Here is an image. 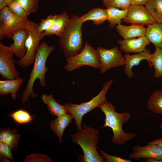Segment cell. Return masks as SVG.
Instances as JSON below:
<instances>
[{
  "label": "cell",
  "mask_w": 162,
  "mask_h": 162,
  "mask_svg": "<svg viewBox=\"0 0 162 162\" xmlns=\"http://www.w3.org/2000/svg\"><path fill=\"white\" fill-rule=\"evenodd\" d=\"M54 49V46H49L45 42H43L39 44L26 86L22 94L20 99L22 103L24 104L28 101L30 95L32 99L37 97L38 94L33 92L34 84L36 80L39 79L42 87L45 86V75L48 70L46 63L48 56Z\"/></svg>",
  "instance_id": "6da1fadb"
},
{
  "label": "cell",
  "mask_w": 162,
  "mask_h": 162,
  "mask_svg": "<svg viewBox=\"0 0 162 162\" xmlns=\"http://www.w3.org/2000/svg\"><path fill=\"white\" fill-rule=\"evenodd\" d=\"M99 108L105 116L103 128L109 127L113 132L111 140L113 143L118 145L124 144L136 136L135 134L126 133L122 129L123 125L130 119L129 113L117 112L112 104L107 100Z\"/></svg>",
  "instance_id": "7a4b0ae2"
},
{
  "label": "cell",
  "mask_w": 162,
  "mask_h": 162,
  "mask_svg": "<svg viewBox=\"0 0 162 162\" xmlns=\"http://www.w3.org/2000/svg\"><path fill=\"white\" fill-rule=\"evenodd\" d=\"M81 131L71 135V140L74 143L81 147L83 152V161L85 162H105L102 156L98 153L97 146L99 140V132L94 128L82 124Z\"/></svg>",
  "instance_id": "3957f363"
},
{
  "label": "cell",
  "mask_w": 162,
  "mask_h": 162,
  "mask_svg": "<svg viewBox=\"0 0 162 162\" xmlns=\"http://www.w3.org/2000/svg\"><path fill=\"white\" fill-rule=\"evenodd\" d=\"M79 17L77 15H73L64 32L59 37V43L65 59L80 52L84 46L82 32L83 23Z\"/></svg>",
  "instance_id": "277c9868"
},
{
  "label": "cell",
  "mask_w": 162,
  "mask_h": 162,
  "mask_svg": "<svg viewBox=\"0 0 162 162\" xmlns=\"http://www.w3.org/2000/svg\"><path fill=\"white\" fill-rule=\"evenodd\" d=\"M113 81L111 79L106 82L99 93L90 101L80 104L72 103H66L64 105L67 113L73 116L78 131L82 129L81 122L83 116L96 107H100L107 100L106 95Z\"/></svg>",
  "instance_id": "5b68a950"
},
{
  "label": "cell",
  "mask_w": 162,
  "mask_h": 162,
  "mask_svg": "<svg viewBox=\"0 0 162 162\" xmlns=\"http://www.w3.org/2000/svg\"><path fill=\"white\" fill-rule=\"evenodd\" d=\"M38 25L29 20L25 26V29L28 32L25 43L26 52L22 58L15 61V63L20 67L26 68L34 63L37 49L40 42L45 36L44 32L38 31Z\"/></svg>",
  "instance_id": "8992f818"
},
{
  "label": "cell",
  "mask_w": 162,
  "mask_h": 162,
  "mask_svg": "<svg viewBox=\"0 0 162 162\" xmlns=\"http://www.w3.org/2000/svg\"><path fill=\"white\" fill-rule=\"evenodd\" d=\"M67 64L64 69L71 72L86 65L100 69V63L97 49L86 42L79 53L66 58Z\"/></svg>",
  "instance_id": "52a82bcc"
},
{
  "label": "cell",
  "mask_w": 162,
  "mask_h": 162,
  "mask_svg": "<svg viewBox=\"0 0 162 162\" xmlns=\"http://www.w3.org/2000/svg\"><path fill=\"white\" fill-rule=\"evenodd\" d=\"M29 21L28 18H23L13 14L6 6L0 11V40L7 36L12 39L14 33L25 29Z\"/></svg>",
  "instance_id": "ba28073f"
},
{
  "label": "cell",
  "mask_w": 162,
  "mask_h": 162,
  "mask_svg": "<svg viewBox=\"0 0 162 162\" xmlns=\"http://www.w3.org/2000/svg\"><path fill=\"white\" fill-rule=\"evenodd\" d=\"M97 50L100 61L101 73H104L112 68L125 65V61L124 56L118 47L110 49L98 47Z\"/></svg>",
  "instance_id": "9c48e42d"
},
{
  "label": "cell",
  "mask_w": 162,
  "mask_h": 162,
  "mask_svg": "<svg viewBox=\"0 0 162 162\" xmlns=\"http://www.w3.org/2000/svg\"><path fill=\"white\" fill-rule=\"evenodd\" d=\"M14 53L9 46L0 43V74L6 80H13L19 77L14 59Z\"/></svg>",
  "instance_id": "30bf717a"
},
{
  "label": "cell",
  "mask_w": 162,
  "mask_h": 162,
  "mask_svg": "<svg viewBox=\"0 0 162 162\" xmlns=\"http://www.w3.org/2000/svg\"><path fill=\"white\" fill-rule=\"evenodd\" d=\"M122 20L127 23L142 26L156 22L145 6L131 4L127 16Z\"/></svg>",
  "instance_id": "8fae6325"
},
{
  "label": "cell",
  "mask_w": 162,
  "mask_h": 162,
  "mask_svg": "<svg viewBox=\"0 0 162 162\" xmlns=\"http://www.w3.org/2000/svg\"><path fill=\"white\" fill-rule=\"evenodd\" d=\"M128 157L135 160L154 158L161 160L162 146L148 143L146 146H135L133 148L132 151Z\"/></svg>",
  "instance_id": "7c38bea8"
},
{
  "label": "cell",
  "mask_w": 162,
  "mask_h": 162,
  "mask_svg": "<svg viewBox=\"0 0 162 162\" xmlns=\"http://www.w3.org/2000/svg\"><path fill=\"white\" fill-rule=\"evenodd\" d=\"M117 43L119 45L120 51L125 53L143 51L146 49V46L150 43L146 35L136 38L119 40Z\"/></svg>",
  "instance_id": "4fadbf2b"
},
{
  "label": "cell",
  "mask_w": 162,
  "mask_h": 162,
  "mask_svg": "<svg viewBox=\"0 0 162 162\" xmlns=\"http://www.w3.org/2000/svg\"><path fill=\"white\" fill-rule=\"evenodd\" d=\"M152 56V53L148 49H146L144 51L133 55L129 53H126L124 55L125 61V64L124 66V72L126 76L129 78H131L133 76L132 71L133 68L135 66H137L143 60L147 61L149 65L150 64V60Z\"/></svg>",
  "instance_id": "5bb4252c"
},
{
  "label": "cell",
  "mask_w": 162,
  "mask_h": 162,
  "mask_svg": "<svg viewBox=\"0 0 162 162\" xmlns=\"http://www.w3.org/2000/svg\"><path fill=\"white\" fill-rule=\"evenodd\" d=\"M28 35V32L26 29L18 31L14 33L12 39L13 43L10 45L14 55L20 59L23 58L26 53L25 43Z\"/></svg>",
  "instance_id": "9a60e30c"
},
{
  "label": "cell",
  "mask_w": 162,
  "mask_h": 162,
  "mask_svg": "<svg viewBox=\"0 0 162 162\" xmlns=\"http://www.w3.org/2000/svg\"><path fill=\"white\" fill-rule=\"evenodd\" d=\"M117 32L124 39L138 38L146 35V28L144 26L131 24L116 26Z\"/></svg>",
  "instance_id": "2e32d148"
},
{
  "label": "cell",
  "mask_w": 162,
  "mask_h": 162,
  "mask_svg": "<svg viewBox=\"0 0 162 162\" xmlns=\"http://www.w3.org/2000/svg\"><path fill=\"white\" fill-rule=\"evenodd\" d=\"M57 117L50 122L49 126L58 137L59 142L62 143V136L65 129L71 124L74 118L72 116L68 113Z\"/></svg>",
  "instance_id": "e0dca14e"
},
{
  "label": "cell",
  "mask_w": 162,
  "mask_h": 162,
  "mask_svg": "<svg viewBox=\"0 0 162 162\" xmlns=\"http://www.w3.org/2000/svg\"><path fill=\"white\" fill-rule=\"evenodd\" d=\"M69 15L65 11L57 15L56 19L52 27L44 32L45 36L56 35L59 37L64 32L70 19Z\"/></svg>",
  "instance_id": "ac0fdd59"
},
{
  "label": "cell",
  "mask_w": 162,
  "mask_h": 162,
  "mask_svg": "<svg viewBox=\"0 0 162 162\" xmlns=\"http://www.w3.org/2000/svg\"><path fill=\"white\" fill-rule=\"evenodd\" d=\"M23 82L22 78L19 77L13 80H0V94L7 95L10 94L12 99L16 100V93Z\"/></svg>",
  "instance_id": "d6986e66"
},
{
  "label": "cell",
  "mask_w": 162,
  "mask_h": 162,
  "mask_svg": "<svg viewBox=\"0 0 162 162\" xmlns=\"http://www.w3.org/2000/svg\"><path fill=\"white\" fill-rule=\"evenodd\" d=\"M146 36L155 46L162 48V23L155 22L147 26Z\"/></svg>",
  "instance_id": "ffe728a7"
},
{
  "label": "cell",
  "mask_w": 162,
  "mask_h": 162,
  "mask_svg": "<svg viewBox=\"0 0 162 162\" xmlns=\"http://www.w3.org/2000/svg\"><path fill=\"white\" fill-rule=\"evenodd\" d=\"M41 99L46 105L49 111L52 115L58 117L67 113L64 105L57 102L52 94H44L41 96Z\"/></svg>",
  "instance_id": "44dd1931"
},
{
  "label": "cell",
  "mask_w": 162,
  "mask_h": 162,
  "mask_svg": "<svg viewBox=\"0 0 162 162\" xmlns=\"http://www.w3.org/2000/svg\"><path fill=\"white\" fill-rule=\"evenodd\" d=\"M79 19L83 23L87 21L91 20L94 24L100 25L107 20L106 9L100 8H92L86 13L79 17Z\"/></svg>",
  "instance_id": "7402d4cb"
},
{
  "label": "cell",
  "mask_w": 162,
  "mask_h": 162,
  "mask_svg": "<svg viewBox=\"0 0 162 162\" xmlns=\"http://www.w3.org/2000/svg\"><path fill=\"white\" fill-rule=\"evenodd\" d=\"M20 136L14 128H2L0 130V142L8 145L12 152L16 148Z\"/></svg>",
  "instance_id": "603a6c76"
},
{
  "label": "cell",
  "mask_w": 162,
  "mask_h": 162,
  "mask_svg": "<svg viewBox=\"0 0 162 162\" xmlns=\"http://www.w3.org/2000/svg\"><path fill=\"white\" fill-rule=\"evenodd\" d=\"M107 20L109 27L113 28L117 25L121 24L122 20L125 18L128 12V9H121L116 8L110 7L106 9Z\"/></svg>",
  "instance_id": "cb8c5ba5"
},
{
  "label": "cell",
  "mask_w": 162,
  "mask_h": 162,
  "mask_svg": "<svg viewBox=\"0 0 162 162\" xmlns=\"http://www.w3.org/2000/svg\"><path fill=\"white\" fill-rule=\"evenodd\" d=\"M147 107L155 114H162V89L154 91L150 95Z\"/></svg>",
  "instance_id": "d4e9b609"
},
{
  "label": "cell",
  "mask_w": 162,
  "mask_h": 162,
  "mask_svg": "<svg viewBox=\"0 0 162 162\" xmlns=\"http://www.w3.org/2000/svg\"><path fill=\"white\" fill-rule=\"evenodd\" d=\"M150 61V67L154 68V77L162 79V48L155 47Z\"/></svg>",
  "instance_id": "484cf974"
},
{
  "label": "cell",
  "mask_w": 162,
  "mask_h": 162,
  "mask_svg": "<svg viewBox=\"0 0 162 162\" xmlns=\"http://www.w3.org/2000/svg\"><path fill=\"white\" fill-rule=\"evenodd\" d=\"M145 6L156 22L162 23V0H150Z\"/></svg>",
  "instance_id": "4316f807"
},
{
  "label": "cell",
  "mask_w": 162,
  "mask_h": 162,
  "mask_svg": "<svg viewBox=\"0 0 162 162\" xmlns=\"http://www.w3.org/2000/svg\"><path fill=\"white\" fill-rule=\"evenodd\" d=\"M16 123L24 124L31 122L33 117L27 111L22 110H17L9 115Z\"/></svg>",
  "instance_id": "83f0119b"
},
{
  "label": "cell",
  "mask_w": 162,
  "mask_h": 162,
  "mask_svg": "<svg viewBox=\"0 0 162 162\" xmlns=\"http://www.w3.org/2000/svg\"><path fill=\"white\" fill-rule=\"evenodd\" d=\"M103 3L106 8L114 7L121 9H127L131 5L130 0H103Z\"/></svg>",
  "instance_id": "f1b7e54d"
},
{
  "label": "cell",
  "mask_w": 162,
  "mask_h": 162,
  "mask_svg": "<svg viewBox=\"0 0 162 162\" xmlns=\"http://www.w3.org/2000/svg\"><path fill=\"white\" fill-rule=\"evenodd\" d=\"M7 6L13 14L20 17L27 18L29 15L24 10L18 0L13 2Z\"/></svg>",
  "instance_id": "f546056e"
},
{
  "label": "cell",
  "mask_w": 162,
  "mask_h": 162,
  "mask_svg": "<svg viewBox=\"0 0 162 162\" xmlns=\"http://www.w3.org/2000/svg\"><path fill=\"white\" fill-rule=\"evenodd\" d=\"M57 16V15L50 14L46 19L42 20L38 25V31L39 32H42L49 30L53 25Z\"/></svg>",
  "instance_id": "4dcf8cb0"
},
{
  "label": "cell",
  "mask_w": 162,
  "mask_h": 162,
  "mask_svg": "<svg viewBox=\"0 0 162 162\" xmlns=\"http://www.w3.org/2000/svg\"><path fill=\"white\" fill-rule=\"evenodd\" d=\"M24 10L29 14L35 12L38 8L39 0H18Z\"/></svg>",
  "instance_id": "1f68e13d"
},
{
  "label": "cell",
  "mask_w": 162,
  "mask_h": 162,
  "mask_svg": "<svg viewBox=\"0 0 162 162\" xmlns=\"http://www.w3.org/2000/svg\"><path fill=\"white\" fill-rule=\"evenodd\" d=\"M24 162H51V159L46 155L40 154H32L25 158Z\"/></svg>",
  "instance_id": "d6a6232c"
},
{
  "label": "cell",
  "mask_w": 162,
  "mask_h": 162,
  "mask_svg": "<svg viewBox=\"0 0 162 162\" xmlns=\"http://www.w3.org/2000/svg\"><path fill=\"white\" fill-rule=\"evenodd\" d=\"M102 156L105 160V162H131L130 159H126L120 157L111 155L105 152L104 151L99 149Z\"/></svg>",
  "instance_id": "836d02e7"
},
{
  "label": "cell",
  "mask_w": 162,
  "mask_h": 162,
  "mask_svg": "<svg viewBox=\"0 0 162 162\" xmlns=\"http://www.w3.org/2000/svg\"><path fill=\"white\" fill-rule=\"evenodd\" d=\"M12 151L9 146L2 142H0V156L9 158L12 160L14 159L12 156Z\"/></svg>",
  "instance_id": "e575fe53"
},
{
  "label": "cell",
  "mask_w": 162,
  "mask_h": 162,
  "mask_svg": "<svg viewBox=\"0 0 162 162\" xmlns=\"http://www.w3.org/2000/svg\"><path fill=\"white\" fill-rule=\"evenodd\" d=\"M150 0H130L131 5L145 6Z\"/></svg>",
  "instance_id": "d590c367"
},
{
  "label": "cell",
  "mask_w": 162,
  "mask_h": 162,
  "mask_svg": "<svg viewBox=\"0 0 162 162\" xmlns=\"http://www.w3.org/2000/svg\"><path fill=\"white\" fill-rule=\"evenodd\" d=\"M148 143L162 146V138L156 139Z\"/></svg>",
  "instance_id": "8d00e7d4"
},
{
  "label": "cell",
  "mask_w": 162,
  "mask_h": 162,
  "mask_svg": "<svg viewBox=\"0 0 162 162\" xmlns=\"http://www.w3.org/2000/svg\"><path fill=\"white\" fill-rule=\"evenodd\" d=\"M144 159V161L147 162H162V160L154 158H147Z\"/></svg>",
  "instance_id": "74e56055"
},
{
  "label": "cell",
  "mask_w": 162,
  "mask_h": 162,
  "mask_svg": "<svg viewBox=\"0 0 162 162\" xmlns=\"http://www.w3.org/2000/svg\"><path fill=\"white\" fill-rule=\"evenodd\" d=\"M7 6L4 0H0V10H1Z\"/></svg>",
  "instance_id": "f35d334b"
},
{
  "label": "cell",
  "mask_w": 162,
  "mask_h": 162,
  "mask_svg": "<svg viewBox=\"0 0 162 162\" xmlns=\"http://www.w3.org/2000/svg\"><path fill=\"white\" fill-rule=\"evenodd\" d=\"M0 162H10L8 159V158L5 157H0Z\"/></svg>",
  "instance_id": "ab89813d"
},
{
  "label": "cell",
  "mask_w": 162,
  "mask_h": 162,
  "mask_svg": "<svg viewBox=\"0 0 162 162\" xmlns=\"http://www.w3.org/2000/svg\"><path fill=\"white\" fill-rule=\"evenodd\" d=\"M16 0H4L6 3L7 4V6L11 3Z\"/></svg>",
  "instance_id": "60d3db41"
},
{
  "label": "cell",
  "mask_w": 162,
  "mask_h": 162,
  "mask_svg": "<svg viewBox=\"0 0 162 162\" xmlns=\"http://www.w3.org/2000/svg\"><path fill=\"white\" fill-rule=\"evenodd\" d=\"M159 127L160 128L162 129V123H161L159 125Z\"/></svg>",
  "instance_id": "b9f144b4"
},
{
  "label": "cell",
  "mask_w": 162,
  "mask_h": 162,
  "mask_svg": "<svg viewBox=\"0 0 162 162\" xmlns=\"http://www.w3.org/2000/svg\"><path fill=\"white\" fill-rule=\"evenodd\" d=\"M161 160H162V158L161 159Z\"/></svg>",
  "instance_id": "7bdbcfd3"
}]
</instances>
